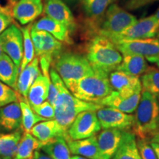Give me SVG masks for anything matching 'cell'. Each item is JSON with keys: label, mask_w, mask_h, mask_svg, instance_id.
<instances>
[{"label": "cell", "mask_w": 159, "mask_h": 159, "mask_svg": "<svg viewBox=\"0 0 159 159\" xmlns=\"http://www.w3.org/2000/svg\"><path fill=\"white\" fill-rule=\"evenodd\" d=\"M42 13V0H19L11 9L12 17L22 25H30Z\"/></svg>", "instance_id": "obj_14"}, {"label": "cell", "mask_w": 159, "mask_h": 159, "mask_svg": "<svg viewBox=\"0 0 159 159\" xmlns=\"http://www.w3.org/2000/svg\"><path fill=\"white\" fill-rule=\"evenodd\" d=\"M33 111L42 118L45 119H55V109L54 107L48 101H45L37 106L31 107Z\"/></svg>", "instance_id": "obj_35"}, {"label": "cell", "mask_w": 159, "mask_h": 159, "mask_svg": "<svg viewBox=\"0 0 159 159\" xmlns=\"http://www.w3.org/2000/svg\"><path fill=\"white\" fill-rule=\"evenodd\" d=\"M52 159H71V152L63 136H58L47 142L41 148Z\"/></svg>", "instance_id": "obj_28"}, {"label": "cell", "mask_w": 159, "mask_h": 159, "mask_svg": "<svg viewBox=\"0 0 159 159\" xmlns=\"http://www.w3.org/2000/svg\"><path fill=\"white\" fill-rule=\"evenodd\" d=\"M21 125L20 104L15 102L0 108V128L7 131L17 130Z\"/></svg>", "instance_id": "obj_22"}, {"label": "cell", "mask_w": 159, "mask_h": 159, "mask_svg": "<svg viewBox=\"0 0 159 159\" xmlns=\"http://www.w3.org/2000/svg\"><path fill=\"white\" fill-rule=\"evenodd\" d=\"M3 54V52H2V47H1V44H0V57H1L2 55Z\"/></svg>", "instance_id": "obj_46"}, {"label": "cell", "mask_w": 159, "mask_h": 159, "mask_svg": "<svg viewBox=\"0 0 159 159\" xmlns=\"http://www.w3.org/2000/svg\"><path fill=\"white\" fill-rule=\"evenodd\" d=\"M72 154L88 159H100L96 135L81 140H66Z\"/></svg>", "instance_id": "obj_21"}, {"label": "cell", "mask_w": 159, "mask_h": 159, "mask_svg": "<svg viewBox=\"0 0 159 159\" xmlns=\"http://www.w3.org/2000/svg\"><path fill=\"white\" fill-rule=\"evenodd\" d=\"M114 43L122 55H142L150 63H156L159 58V41L157 39L130 40Z\"/></svg>", "instance_id": "obj_10"}, {"label": "cell", "mask_w": 159, "mask_h": 159, "mask_svg": "<svg viewBox=\"0 0 159 159\" xmlns=\"http://www.w3.org/2000/svg\"><path fill=\"white\" fill-rule=\"evenodd\" d=\"M142 87L143 91H148L159 102V69L149 66L142 76Z\"/></svg>", "instance_id": "obj_31"}, {"label": "cell", "mask_w": 159, "mask_h": 159, "mask_svg": "<svg viewBox=\"0 0 159 159\" xmlns=\"http://www.w3.org/2000/svg\"><path fill=\"white\" fill-rule=\"evenodd\" d=\"M109 82L113 91L123 96H132L142 91L140 79L123 71H112L109 76Z\"/></svg>", "instance_id": "obj_15"}, {"label": "cell", "mask_w": 159, "mask_h": 159, "mask_svg": "<svg viewBox=\"0 0 159 159\" xmlns=\"http://www.w3.org/2000/svg\"><path fill=\"white\" fill-rule=\"evenodd\" d=\"M123 131L105 129L97 136L100 159H112L121 143Z\"/></svg>", "instance_id": "obj_16"}, {"label": "cell", "mask_w": 159, "mask_h": 159, "mask_svg": "<svg viewBox=\"0 0 159 159\" xmlns=\"http://www.w3.org/2000/svg\"><path fill=\"white\" fill-rule=\"evenodd\" d=\"M19 75V67L12 59L3 53L0 57V81L16 91Z\"/></svg>", "instance_id": "obj_26"}, {"label": "cell", "mask_w": 159, "mask_h": 159, "mask_svg": "<svg viewBox=\"0 0 159 159\" xmlns=\"http://www.w3.org/2000/svg\"><path fill=\"white\" fill-rule=\"evenodd\" d=\"M101 130V126L97 119L96 111H85L76 116L72 124L67 130L69 140H81L95 136Z\"/></svg>", "instance_id": "obj_7"}, {"label": "cell", "mask_w": 159, "mask_h": 159, "mask_svg": "<svg viewBox=\"0 0 159 159\" xmlns=\"http://www.w3.org/2000/svg\"><path fill=\"white\" fill-rule=\"evenodd\" d=\"M43 145L30 133L25 132L20 140L16 153L13 159H33L35 151Z\"/></svg>", "instance_id": "obj_27"}, {"label": "cell", "mask_w": 159, "mask_h": 159, "mask_svg": "<svg viewBox=\"0 0 159 159\" xmlns=\"http://www.w3.org/2000/svg\"><path fill=\"white\" fill-rule=\"evenodd\" d=\"M62 1L64 2L66 4V5H74L75 4L80 2L82 0H62Z\"/></svg>", "instance_id": "obj_43"}, {"label": "cell", "mask_w": 159, "mask_h": 159, "mask_svg": "<svg viewBox=\"0 0 159 159\" xmlns=\"http://www.w3.org/2000/svg\"><path fill=\"white\" fill-rule=\"evenodd\" d=\"M33 136L43 144L58 136L67 138V131L58 124L55 119L43 121L35 125L30 131Z\"/></svg>", "instance_id": "obj_18"}, {"label": "cell", "mask_w": 159, "mask_h": 159, "mask_svg": "<svg viewBox=\"0 0 159 159\" xmlns=\"http://www.w3.org/2000/svg\"><path fill=\"white\" fill-rule=\"evenodd\" d=\"M0 8H2V7H0Z\"/></svg>", "instance_id": "obj_49"}, {"label": "cell", "mask_w": 159, "mask_h": 159, "mask_svg": "<svg viewBox=\"0 0 159 159\" xmlns=\"http://www.w3.org/2000/svg\"><path fill=\"white\" fill-rule=\"evenodd\" d=\"M94 71L93 75L79 80L67 89L76 98L97 104L108 96L113 89L109 82L108 74L95 69Z\"/></svg>", "instance_id": "obj_4"}, {"label": "cell", "mask_w": 159, "mask_h": 159, "mask_svg": "<svg viewBox=\"0 0 159 159\" xmlns=\"http://www.w3.org/2000/svg\"><path fill=\"white\" fill-rule=\"evenodd\" d=\"M55 69L68 88L72 83L94 74L86 57L72 52L61 53L55 60Z\"/></svg>", "instance_id": "obj_5"}, {"label": "cell", "mask_w": 159, "mask_h": 159, "mask_svg": "<svg viewBox=\"0 0 159 159\" xmlns=\"http://www.w3.org/2000/svg\"><path fill=\"white\" fill-rule=\"evenodd\" d=\"M159 126V102L148 91H142L134 115L132 133L138 139H151Z\"/></svg>", "instance_id": "obj_2"}, {"label": "cell", "mask_w": 159, "mask_h": 159, "mask_svg": "<svg viewBox=\"0 0 159 159\" xmlns=\"http://www.w3.org/2000/svg\"><path fill=\"white\" fill-rule=\"evenodd\" d=\"M50 78L41 74L35 79L27 94V102L31 107L37 106L47 99Z\"/></svg>", "instance_id": "obj_23"}, {"label": "cell", "mask_w": 159, "mask_h": 159, "mask_svg": "<svg viewBox=\"0 0 159 159\" xmlns=\"http://www.w3.org/2000/svg\"><path fill=\"white\" fill-rule=\"evenodd\" d=\"M32 27L47 32L61 42L67 44H71L73 43V40L70 36V32L67 27L63 24L47 16L41 18L35 24L32 25Z\"/></svg>", "instance_id": "obj_19"}, {"label": "cell", "mask_w": 159, "mask_h": 159, "mask_svg": "<svg viewBox=\"0 0 159 159\" xmlns=\"http://www.w3.org/2000/svg\"><path fill=\"white\" fill-rule=\"evenodd\" d=\"M19 104L21 111V125H22L24 130L25 132L30 133L32 128L36 125L37 123L46 120L39 115H37L32 109L26 99L19 97Z\"/></svg>", "instance_id": "obj_32"}, {"label": "cell", "mask_w": 159, "mask_h": 159, "mask_svg": "<svg viewBox=\"0 0 159 159\" xmlns=\"http://www.w3.org/2000/svg\"><path fill=\"white\" fill-rule=\"evenodd\" d=\"M156 38H157V39H158L159 41V30H158V33H157V34H156Z\"/></svg>", "instance_id": "obj_47"}, {"label": "cell", "mask_w": 159, "mask_h": 159, "mask_svg": "<svg viewBox=\"0 0 159 159\" xmlns=\"http://www.w3.org/2000/svg\"><path fill=\"white\" fill-rule=\"evenodd\" d=\"M71 159H88V158H84V157L80 156H75L71 157Z\"/></svg>", "instance_id": "obj_45"}, {"label": "cell", "mask_w": 159, "mask_h": 159, "mask_svg": "<svg viewBox=\"0 0 159 159\" xmlns=\"http://www.w3.org/2000/svg\"><path fill=\"white\" fill-rule=\"evenodd\" d=\"M86 58L93 69L109 74L116 70L122 61V55L110 39L97 35L87 45Z\"/></svg>", "instance_id": "obj_3"}, {"label": "cell", "mask_w": 159, "mask_h": 159, "mask_svg": "<svg viewBox=\"0 0 159 159\" xmlns=\"http://www.w3.org/2000/svg\"><path fill=\"white\" fill-rule=\"evenodd\" d=\"M21 139V131L0 134V156L3 159L14 158Z\"/></svg>", "instance_id": "obj_29"}, {"label": "cell", "mask_w": 159, "mask_h": 159, "mask_svg": "<svg viewBox=\"0 0 159 159\" xmlns=\"http://www.w3.org/2000/svg\"><path fill=\"white\" fill-rule=\"evenodd\" d=\"M41 74L40 69L39 59L35 57L34 59L19 72L17 80V90L25 99H27L30 88L35 79Z\"/></svg>", "instance_id": "obj_20"}, {"label": "cell", "mask_w": 159, "mask_h": 159, "mask_svg": "<svg viewBox=\"0 0 159 159\" xmlns=\"http://www.w3.org/2000/svg\"><path fill=\"white\" fill-rule=\"evenodd\" d=\"M150 144L155 151V153L156 155L157 159H159V144L158 143L150 142Z\"/></svg>", "instance_id": "obj_40"}, {"label": "cell", "mask_w": 159, "mask_h": 159, "mask_svg": "<svg viewBox=\"0 0 159 159\" xmlns=\"http://www.w3.org/2000/svg\"><path fill=\"white\" fill-rule=\"evenodd\" d=\"M32 25L30 24L25 27H21V30L22 32L24 40V49H23V58L19 67V72L29 64L35 57V49L33 41L30 36V29Z\"/></svg>", "instance_id": "obj_33"}, {"label": "cell", "mask_w": 159, "mask_h": 159, "mask_svg": "<svg viewBox=\"0 0 159 159\" xmlns=\"http://www.w3.org/2000/svg\"><path fill=\"white\" fill-rule=\"evenodd\" d=\"M33 159H52L51 157H49L48 155L41 152V151L37 150L35 151L34 156H33Z\"/></svg>", "instance_id": "obj_39"}, {"label": "cell", "mask_w": 159, "mask_h": 159, "mask_svg": "<svg viewBox=\"0 0 159 159\" xmlns=\"http://www.w3.org/2000/svg\"><path fill=\"white\" fill-rule=\"evenodd\" d=\"M49 77L50 80L58 87V94L53 105L55 119L65 130L67 131L80 113L85 111H97L103 107L97 103L81 100L73 96L55 69H50Z\"/></svg>", "instance_id": "obj_1"}, {"label": "cell", "mask_w": 159, "mask_h": 159, "mask_svg": "<svg viewBox=\"0 0 159 159\" xmlns=\"http://www.w3.org/2000/svg\"><path fill=\"white\" fill-rule=\"evenodd\" d=\"M150 142H154V143H158L159 144V126L156 134H154V136L152 137L150 139Z\"/></svg>", "instance_id": "obj_41"}, {"label": "cell", "mask_w": 159, "mask_h": 159, "mask_svg": "<svg viewBox=\"0 0 159 159\" xmlns=\"http://www.w3.org/2000/svg\"><path fill=\"white\" fill-rule=\"evenodd\" d=\"M0 44L3 53L7 55L18 67L23 58L24 40L21 28L14 23L0 34Z\"/></svg>", "instance_id": "obj_11"}, {"label": "cell", "mask_w": 159, "mask_h": 159, "mask_svg": "<svg viewBox=\"0 0 159 159\" xmlns=\"http://www.w3.org/2000/svg\"><path fill=\"white\" fill-rule=\"evenodd\" d=\"M159 0H129L126 7L130 10H136Z\"/></svg>", "instance_id": "obj_38"}, {"label": "cell", "mask_w": 159, "mask_h": 159, "mask_svg": "<svg viewBox=\"0 0 159 159\" xmlns=\"http://www.w3.org/2000/svg\"><path fill=\"white\" fill-rule=\"evenodd\" d=\"M43 11L47 17L65 25L70 33L76 30L77 23L72 12L62 0H43Z\"/></svg>", "instance_id": "obj_13"}, {"label": "cell", "mask_w": 159, "mask_h": 159, "mask_svg": "<svg viewBox=\"0 0 159 159\" xmlns=\"http://www.w3.org/2000/svg\"><path fill=\"white\" fill-rule=\"evenodd\" d=\"M137 21L138 20L135 16L116 4H112L98 21L100 25L97 29V35L108 38L124 31L134 25Z\"/></svg>", "instance_id": "obj_6"}, {"label": "cell", "mask_w": 159, "mask_h": 159, "mask_svg": "<svg viewBox=\"0 0 159 159\" xmlns=\"http://www.w3.org/2000/svg\"><path fill=\"white\" fill-rule=\"evenodd\" d=\"M148 67L146 60L142 55H122V61L117 67L116 71L139 77L144 74Z\"/></svg>", "instance_id": "obj_25"}, {"label": "cell", "mask_w": 159, "mask_h": 159, "mask_svg": "<svg viewBox=\"0 0 159 159\" xmlns=\"http://www.w3.org/2000/svg\"><path fill=\"white\" fill-rule=\"evenodd\" d=\"M7 1H8V5H7V11H8L9 12H11V13L12 7H13V6L19 0H7Z\"/></svg>", "instance_id": "obj_42"}, {"label": "cell", "mask_w": 159, "mask_h": 159, "mask_svg": "<svg viewBox=\"0 0 159 159\" xmlns=\"http://www.w3.org/2000/svg\"><path fill=\"white\" fill-rule=\"evenodd\" d=\"M30 36L34 46L35 55L39 58H45L52 63L61 54L62 42L44 30L31 27Z\"/></svg>", "instance_id": "obj_9"}, {"label": "cell", "mask_w": 159, "mask_h": 159, "mask_svg": "<svg viewBox=\"0 0 159 159\" xmlns=\"http://www.w3.org/2000/svg\"><path fill=\"white\" fill-rule=\"evenodd\" d=\"M96 114L101 128L103 129L129 131L132 129L134 122V115L125 114L111 107H102L96 111Z\"/></svg>", "instance_id": "obj_12"}, {"label": "cell", "mask_w": 159, "mask_h": 159, "mask_svg": "<svg viewBox=\"0 0 159 159\" xmlns=\"http://www.w3.org/2000/svg\"><path fill=\"white\" fill-rule=\"evenodd\" d=\"M19 100L17 91L0 81V108Z\"/></svg>", "instance_id": "obj_34"}, {"label": "cell", "mask_w": 159, "mask_h": 159, "mask_svg": "<svg viewBox=\"0 0 159 159\" xmlns=\"http://www.w3.org/2000/svg\"><path fill=\"white\" fill-rule=\"evenodd\" d=\"M156 65H157V66H158V68H159V58H158V61H156Z\"/></svg>", "instance_id": "obj_48"}, {"label": "cell", "mask_w": 159, "mask_h": 159, "mask_svg": "<svg viewBox=\"0 0 159 159\" xmlns=\"http://www.w3.org/2000/svg\"><path fill=\"white\" fill-rule=\"evenodd\" d=\"M159 30L158 24L153 15L138 20L134 25L118 34L107 38L113 43L130 40L152 39L155 37Z\"/></svg>", "instance_id": "obj_8"}, {"label": "cell", "mask_w": 159, "mask_h": 159, "mask_svg": "<svg viewBox=\"0 0 159 159\" xmlns=\"http://www.w3.org/2000/svg\"><path fill=\"white\" fill-rule=\"evenodd\" d=\"M136 144L139 154L142 159H157L155 151L148 140L138 139Z\"/></svg>", "instance_id": "obj_36"}, {"label": "cell", "mask_w": 159, "mask_h": 159, "mask_svg": "<svg viewBox=\"0 0 159 159\" xmlns=\"http://www.w3.org/2000/svg\"><path fill=\"white\" fill-rule=\"evenodd\" d=\"M115 1L116 0H82L81 2L86 16L92 21L97 22Z\"/></svg>", "instance_id": "obj_30"}, {"label": "cell", "mask_w": 159, "mask_h": 159, "mask_svg": "<svg viewBox=\"0 0 159 159\" xmlns=\"http://www.w3.org/2000/svg\"><path fill=\"white\" fill-rule=\"evenodd\" d=\"M142 92H137L132 96H123L116 91H113L108 96L97 103L102 106L116 108L125 114H132L138 106Z\"/></svg>", "instance_id": "obj_17"}, {"label": "cell", "mask_w": 159, "mask_h": 159, "mask_svg": "<svg viewBox=\"0 0 159 159\" xmlns=\"http://www.w3.org/2000/svg\"><path fill=\"white\" fill-rule=\"evenodd\" d=\"M112 159H142L137 148L135 135L130 131H123L121 143Z\"/></svg>", "instance_id": "obj_24"}, {"label": "cell", "mask_w": 159, "mask_h": 159, "mask_svg": "<svg viewBox=\"0 0 159 159\" xmlns=\"http://www.w3.org/2000/svg\"><path fill=\"white\" fill-rule=\"evenodd\" d=\"M13 17L11 12L6 8H0V34L3 33L13 23Z\"/></svg>", "instance_id": "obj_37"}, {"label": "cell", "mask_w": 159, "mask_h": 159, "mask_svg": "<svg viewBox=\"0 0 159 159\" xmlns=\"http://www.w3.org/2000/svg\"><path fill=\"white\" fill-rule=\"evenodd\" d=\"M153 16H154V17L156 18L157 22H158V26H159V7H158V9H157L156 13H155V14H153Z\"/></svg>", "instance_id": "obj_44"}]
</instances>
